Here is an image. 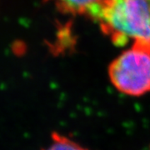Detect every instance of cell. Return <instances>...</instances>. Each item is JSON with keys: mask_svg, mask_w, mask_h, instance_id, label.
I'll list each match as a JSON object with an SVG mask.
<instances>
[{"mask_svg": "<svg viewBox=\"0 0 150 150\" xmlns=\"http://www.w3.org/2000/svg\"><path fill=\"white\" fill-rule=\"evenodd\" d=\"M108 76L116 89L130 96L150 92V52L132 48L124 51L108 67Z\"/></svg>", "mask_w": 150, "mask_h": 150, "instance_id": "2", "label": "cell"}, {"mask_svg": "<svg viewBox=\"0 0 150 150\" xmlns=\"http://www.w3.org/2000/svg\"><path fill=\"white\" fill-rule=\"evenodd\" d=\"M43 150H89L62 134L53 133L51 143Z\"/></svg>", "mask_w": 150, "mask_h": 150, "instance_id": "4", "label": "cell"}, {"mask_svg": "<svg viewBox=\"0 0 150 150\" xmlns=\"http://www.w3.org/2000/svg\"><path fill=\"white\" fill-rule=\"evenodd\" d=\"M148 1V3H149V8H150V0H147Z\"/></svg>", "mask_w": 150, "mask_h": 150, "instance_id": "5", "label": "cell"}, {"mask_svg": "<svg viewBox=\"0 0 150 150\" xmlns=\"http://www.w3.org/2000/svg\"><path fill=\"white\" fill-rule=\"evenodd\" d=\"M87 15L116 46L133 40V47L150 52V8L147 0H98Z\"/></svg>", "mask_w": 150, "mask_h": 150, "instance_id": "1", "label": "cell"}, {"mask_svg": "<svg viewBox=\"0 0 150 150\" xmlns=\"http://www.w3.org/2000/svg\"><path fill=\"white\" fill-rule=\"evenodd\" d=\"M52 1L57 9L66 14H87L89 8L98 0H48Z\"/></svg>", "mask_w": 150, "mask_h": 150, "instance_id": "3", "label": "cell"}]
</instances>
